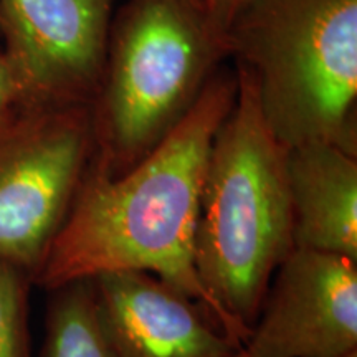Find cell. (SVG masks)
<instances>
[{
	"mask_svg": "<svg viewBox=\"0 0 357 357\" xmlns=\"http://www.w3.org/2000/svg\"><path fill=\"white\" fill-rule=\"evenodd\" d=\"M235 96L236 75L217 70L184 119L131 171L109 177L89 166L35 284L50 291L105 271L141 270L200 303L218 324L194 242L208 153Z\"/></svg>",
	"mask_w": 357,
	"mask_h": 357,
	"instance_id": "6da1fadb",
	"label": "cell"
},
{
	"mask_svg": "<svg viewBox=\"0 0 357 357\" xmlns=\"http://www.w3.org/2000/svg\"><path fill=\"white\" fill-rule=\"evenodd\" d=\"M235 75V102L205 167L194 261L218 324L243 347L294 243L288 149L263 121L252 79L240 68Z\"/></svg>",
	"mask_w": 357,
	"mask_h": 357,
	"instance_id": "7a4b0ae2",
	"label": "cell"
},
{
	"mask_svg": "<svg viewBox=\"0 0 357 357\" xmlns=\"http://www.w3.org/2000/svg\"><path fill=\"white\" fill-rule=\"evenodd\" d=\"M223 42L281 146L357 158V0H248Z\"/></svg>",
	"mask_w": 357,
	"mask_h": 357,
	"instance_id": "3957f363",
	"label": "cell"
},
{
	"mask_svg": "<svg viewBox=\"0 0 357 357\" xmlns=\"http://www.w3.org/2000/svg\"><path fill=\"white\" fill-rule=\"evenodd\" d=\"M227 56L202 8L189 0H129L111 25L91 105V166L123 176L184 119Z\"/></svg>",
	"mask_w": 357,
	"mask_h": 357,
	"instance_id": "277c9868",
	"label": "cell"
},
{
	"mask_svg": "<svg viewBox=\"0 0 357 357\" xmlns=\"http://www.w3.org/2000/svg\"><path fill=\"white\" fill-rule=\"evenodd\" d=\"M93 153L91 105L19 108L0 128V261L33 284Z\"/></svg>",
	"mask_w": 357,
	"mask_h": 357,
	"instance_id": "5b68a950",
	"label": "cell"
},
{
	"mask_svg": "<svg viewBox=\"0 0 357 357\" xmlns=\"http://www.w3.org/2000/svg\"><path fill=\"white\" fill-rule=\"evenodd\" d=\"M113 0H0V33L20 109L93 105Z\"/></svg>",
	"mask_w": 357,
	"mask_h": 357,
	"instance_id": "8992f818",
	"label": "cell"
},
{
	"mask_svg": "<svg viewBox=\"0 0 357 357\" xmlns=\"http://www.w3.org/2000/svg\"><path fill=\"white\" fill-rule=\"evenodd\" d=\"M250 357H342L357 349V261L294 248L243 344Z\"/></svg>",
	"mask_w": 357,
	"mask_h": 357,
	"instance_id": "52a82bcc",
	"label": "cell"
},
{
	"mask_svg": "<svg viewBox=\"0 0 357 357\" xmlns=\"http://www.w3.org/2000/svg\"><path fill=\"white\" fill-rule=\"evenodd\" d=\"M96 321L116 357H230L242 346L205 307L141 270L93 276Z\"/></svg>",
	"mask_w": 357,
	"mask_h": 357,
	"instance_id": "ba28073f",
	"label": "cell"
},
{
	"mask_svg": "<svg viewBox=\"0 0 357 357\" xmlns=\"http://www.w3.org/2000/svg\"><path fill=\"white\" fill-rule=\"evenodd\" d=\"M294 248L357 261V158L329 144L288 149Z\"/></svg>",
	"mask_w": 357,
	"mask_h": 357,
	"instance_id": "9c48e42d",
	"label": "cell"
},
{
	"mask_svg": "<svg viewBox=\"0 0 357 357\" xmlns=\"http://www.w3.org/2000/svg\"><path fill=\"white\" fill-rule=\"evenodd\" d=\"M47 293L40 357H116L96 321L91 280L71 281Z\"/></svg>",
	"mask_w": 357,
	"mask_h": 357,
	"instance_id": "30bf717a",
	"label": "cell"
},
{
	"mask_svg": "<svg viewBox=\"0 0 357 357\" xmlns=\"http://www.w3.org/2000/svg\"><path fill=\"white\" fill-rule=\"evenodd\" d=\"M32 287L29 273L0 261V357H32L29 329Z\"/></svg>",
	"mask_w": 357,
	"mask_h": 357,
	"instance_id": "8fae6325",
	"label": "cell"
},
{
	"mask_svg": "<svg viewBox=\"0 0 357 357\" xmlns=\"http://www.w3.org/2000/svg\"><path fill=\"white\" fill-rule=\"evenodd\" d=\"M247 2L248 0H205V17L217 35L223 38L231 19Z\"/></svg>",
	"mask_w": 357,
	"mask_h": 357,
	"instance_id": "7c38bea8",
	"label": "cell"
},
{
	"mask_svg": "<svg viewBox=\"0 0 357 357\" xmlns=\"http://www.w3.org/2000/svg\"><path fill=\"white\" fill-rule=\"evenodd\" d=\"M17 109H19V101H17L15 79L2 52L0 53V128L12 118Z\"/></svg>",
	"mask_w": 357,
	"mask_h": 357,
	"instance_id": "4fadbf2b",
	"label": "cell"
},
{
	"mask_svg": "<svg viewBox=\"0 0 357 357\" xmlns=\"http://www.w3.org/2000/svg\"><path fill=\"white\" fill-rule=\"evenodd\" d=\"M189 2H192V3H194V6H195V7L202 8V10H204V13H205V0H189Z\"/></svg>",
	"mask_w": 357,
	"mask_h": 357,
	"instance_id": "5bb4252c",
	"label": "cell"
},
{
	"mask_svg": "<svg viewBox=\"0 0 357 357\" xmlns=\"http://www.w3.org/2000/svg\"><path fill=\"white\" fill-rule=\"evenodd\" d=\"M230 357H250V356L247 354V352H245V349L242 347V349H238L234 356H230Z\"/></svg>",
	"mask_w": 357,
	"mask_h": 357,
	"instance_id": "9a60e30c",
	"label": "cell"
},
{
	"mask_svg": "<svg viewBox=\"0 0 357 357\" xmlns=\"http://www.w3.org/2000/svg\"><path fill=\"white\" fill-rule=\"evenodd\" d=\"M342 357H357V349L356 351H351V352H347V354H344Z\"/></svg>",
	"mask_w": 357,
	"mask_h": 357,
	"instance_id": "2e32d148",
	"label": "cell"
}]
</instances>
